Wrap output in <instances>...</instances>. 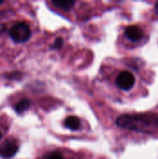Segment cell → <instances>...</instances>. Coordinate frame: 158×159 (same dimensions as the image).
I'll list each match as a JSON object with an SVG mask.
<instances>
[{
	"label": "cell",
	"instance_id": "6da1fadb",
	"mask_svg": "<svg viewBox=\"0 0 158 159\" xmlns=\"http://www.w3.org/2000/svg\"><path fill=\"white\" fill-rule=\"evenodd\" d=\"M113 86L121 94H129L138 84V75L131 68H122L113 75Z\"/></svg>",
	"mask_w": 158,
	"mask_h": 159
},
{
	"label": "cell",
	"instance_id": "7a4b0ae2",
	"mask_svg": "<svg viewBox=\"0 0 158 159\" xmlns=\"http://www.w3.org/2000/svg\"><path fill=\"white\" fill-rule=\"evenodd\" d=\"M10 37L17 43L26 42L31 36V29L25 22H17L9 30Z\"/></svg>",
	"mask_w": 158,
	"mask_h": 159
},
{
	"label": "cell",
	"instance_id": "3957f363",
	"mask_svg": "<svg viewBox=\"0 0 158 159\" xmlns=\"http://www.w3.org/2000/svg\"><path fill=\"white\" fill-rule=\"evenodd\" d=\"M124 36L130 43L138 44L143 40V38L145 37V34H144L143 29L141 26L133 24L126 28L124 32Z\"/></svg>",
	"mask_w": 158,
	"mask_h": 159
},
{
	"label": "cell",
	"instance_id": "277c9868",
	"mask_svg": "<svg viewBox=\"0 0 158 159\" xmlns=\"http://www.w3.org/2000/svg\"><path fill=\"white\" fill-rule=\"evenodd\" d=\"M19 150V146L16 142L12 140H7L0 146V157L4 158H10L16 155Z\"/></svg>",
	"mask_w": 158,
	"mask_h": 159
},
{
	"label": "cell",
	"instance_id": "5b68a950",
	"mask_svg": "<svg viewBox=\"0 0 158 159\" xmlns=\"http://www.w3.org/2000/svg\"><path fill=\"white\" fill-rule=\"evenodd\" d=\"M81 120L75 116H70L64 120V126L70 130L75 131L81 128Z\"/></svg>",
	"mask_w": 158,
	"mask_h": 159
},
{
	"label": "cell",
	"instance_id": "8992f818",
	"mask_svg": "<svg viewBox=\"0 0 158 159\" xmlns=\"http://www.w3.org/2000/svg\"><path fill=\"white\" fill-rule=\"evenodd\" d=\"M31 102L27 99H23L21 101H20L19 102H17V104L15 105V111L17 113H23L25 110H27L30 107Z\"/></svg>",
	"mask_w": 158,
	"mask_h": 159
},
{
	"label": "cell",
	"instance_id": "52a82bcc",
	"mask_svg": "<svg viewBox=\"0 0 158 159\" xmlns=\"http://www.w3.org/2000/svg\"><path fill=\"white\" fill-rule=\"evenodd\" d=\"M52 4L59 8L68 10L71 7H73V6H74L76 3L74 1H55L54 0V1H52Z\"/></svg>",
	"mask_w": 158,
	"mask_h": 159
},
{
	"label": "cell",
	"instance_id": "ba28073f",
	"mask_svg": "<svg viewBox=\"0 0 158 159\" xmlns=\"http://www.w3.org/2000/svg\"><path fill=\"white\" fill-rule=\"evenodd\" d=\"M47 159H67L62 154H61L60 152H52L49 156Z\"/></svg>",
	"mask_w": 158,
	"mask_h": 159
},
{
	"label": "cell",
	"instance_id": "9c48e42d",
	"mask_svg": "<svg viewBox=\"0 0 158 159\" xmlns=\"http://www.w3.org/2000/svg\"><path fill=\"white\" fill-rule=\"evenodd\" d=\"M62 44H63V40H62V38L60 37V38H57V39L55 40L53 47H54V48H60L62 46Z\"/></svg>",
	"mask_w": 158,
	"mask_h": 159
},
{
	"label": "cell",
	"instance_id": "30bf717a",
	"mask_svg": "<svg viewBox=\"0 0 158 159\" xmlns=\"http://www.w3.org/2000/svg\"><path fill=\"white\" fill-rule=\"evenodd\" d=\"M156 13H157L158 15V2L156 3Z\"/></svg>",
	"mask_w": 158,
	"mask_h": 159
},
{
	"label": "cell",
	"instance_id": "8fae6325",
	"mask_svg": "<svg viewBox=\"0 0 158 159\" xmlns=\"http://www.w3.org/2000/svg\"><path fill=\"white\" fill-rule=\"evenodd\" d=\"M3 3V1H0V4H2Z\"/></svg>",
	"mask_w": 158,
	"mask_h": 159
},
{
	"label": "cell",
	"instance_id": "7c38bea8",
	"mask_svg": "<svg viewBox=\"0 0 158 159\" xmlns=\"http://www.w3.org/2000/svg\"><path fill=\"white\" fill-rule=\"evenodd\" d=\"M0 139H1V132H0Z\"/></svg>",
	"mask_w": 158,
	"mask_h": 159
}]
</instances>
